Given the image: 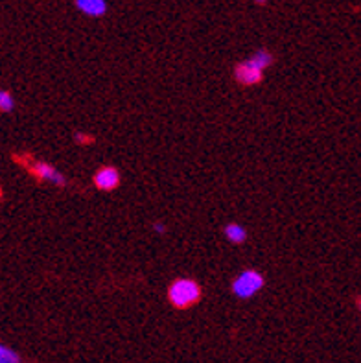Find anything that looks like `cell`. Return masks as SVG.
<instances>
[{
	"label": "cell",
	"instance_id": "6da1fadb",
	"mask_svg": "<svg viewBox=\"0 0 361 363\" xmlns=\"http://www.w3.org/2000/svg\"><path fill=\"white\" fill-rule=\"evenodd\" d=\"M168 301L174 308L186 310L201 301V284L188 277H180L170 284Z\"/></svg>",
	"mask_w": 361,
	"mask_h": 363
},
{
	"label": "cell",
	"instance_id": "7a4b0ae2",
	"mask_svg": "<svg viewBox=\"0 0 361 363\" xmlns=\"http://www.w3.org/2000/svg\"><path fill=\"white\" fill-rule=\"evenodd\" d=\"M264 286H266V277H264V273L255 268H249L236 275L234 280H232L231 284V292L234 297L241 299V301H247V299L255 297L258 292H262Z\"/></svg>",
	"mask_w": 361,
	"mask_h": 363
},
{
	"label": "cell",
	"instance_id": "3957f363",
	"mask_svg": "<svg viewBox=\"0 0 361 363\" xmlns=\"http://www.w3.org/2000/svg\"><path fill=\"white\" fill-rule=\"evenodd\" d=\"M30 172L34 177H37L43 183H50L54 186H66L69 179L65 177V174H61L59 170L52 166L50 163H45V160H34L30 166Z\"/></svg>",
	"mask_w": 361,
	"mask_h": 363
},
{
	"label": "cell",
	"instance_id": "277c9868",
	"mask_svg": "<svg viewBox=\"0 0 361 363\" xmlns=\"http://www.w3.org/2000/svg\"><path fill=\"white\" fill-rule=\"evenodd\" d=\"M264 74H266L264 70L253 67L247 60L240 61V63L234 67V80L240 85H243V87H255V85L262 83Z\"/></svg>",
	"mask_w": 361,
	"mask_h": 363
},
{
	"label": "cell",
	"instance_id": "5b68a950",
	"mask_svg": "<svg viewBox=\"0 0 361 363\" xmlns=\"http://www.w3.org/2000/svg\"><path fill=\"white\" fill-rule=\"evenodd\" d=\"M94 186L101 192H113L120 184V172L115 166H101L94 174Z\"/></svg>",
	"mask_w": 361,
	"mask_h": 363
},
{
	"label": "cell",
	"instance_id": "8992f818",
	"mask_svg": "<svg viewBox=\"0 0 361 363\" xmlns=\"http://www.w3.org/2000/svg\"><path fill=\"white\" fill-rule=\"evenodd\" d=\"M76 10L92 19H100V17L107 15L109 11V4L107 0H74Z\"/></svg>",
	"mask_w": 361,
	"mask_h": 363
},
{
	"label": "cell",
	"instance_id": "52a82bcc",
	"mask_svg": "<svg viewBox=\"0 0 361 363\" xmlns=\"http://www.w3.org/2000/svg\"><path fill=\"white\" fill-rule=\"evenodd\" d=\"M247 61H249L253 67H256V69H260L266 72V70L275 63V55L271 54L267 48H258L247 57Z\"/></svg>",
	"mask_w": 361,
	"mask_h": 363
},
{
	"label": "cell",
	"instance_id": "ba28073f",
	"mask_svg": "<svg viewBox=\"0 0 361 363\" xmlns=\"http://www.w3.org/2000/svg\"><path fill=\"white\" fill-rule=\"evenodd\" d=\"M223 234H225L227 242H231V244H234V245H241L247 242V229L240 224L225 225Z\"/></svg>",
	"mask_w": 361,
	"mask_h": 363
},
{
	"label": "cell",
	"instance_id": "9c48e42d",
	"mask_svg": "<svg viewBox=\"0 0 361 363\" xmlns=\"http://www.w3.org/2000/svg\"><path fill=\"white\" fill-rule=\"evenodd\" d=\"M0 363H22V356L10 345L0 343Z\"/></svg>",
	"mask_w": 361,
	"mask_h": 363
},
{
	"label": "cell",
	"instance_id": "30bf717a",
	"mask_svg": "<svg viewBox=\"0 0 361 363\" xmlns=\"http://www.w3.org/2000/svg\"><path fill=\"white\" fill-rule=\"evenodd\" d=\"M15 109V98L10 90L0 89V113H11Z\"/></svg>",
	"mask_w": 361,
	"mask_h": 363
},
{
	"label": "cell",
	"instance_id": "8fae6325",
	"mask_svg": "<svg viewBox=\"0 0 361 363\" xmlns=\"http://www.w3.org/2000/svg\"><path fill=\"white\" fill-rule=\"evenodd\" d=\"M153 231H155V233H159V234H164L166 233L164 224H162V221H155V224H153Z\"/></svg>",
	"mask_w": 361,
	"mask_h": 363
},
{
	"label": "cell",
	"instance_id": "7c38bea8",
	"mask_svg": "<svg viewBox=\"0 0 361 363\" xmlns=\"http://www.w3.org/2000/svg\"><path fill=\"white\" fill-rule=\"evenodd\" d=\"M255 4H258V6H266V4H267V0H255Z\"/></svg>",
	"mask_w": 361,
	"mask_h": 363
},
{
	"label": "cell",
	"instance_id": "4fadbf2b",
	"mask_svg": "<svg viewBox=\"0 0 361 363\" xmlns=\"http://www.w3.org/2000/svg\"><path fill=\"white\" fill-rule=\"evenodd\" d=\"M358 308H360V312H361V297H358Z\"/></svg>",
	"mask_w": 361,
	"mask_h": 363
}]
</instances>
